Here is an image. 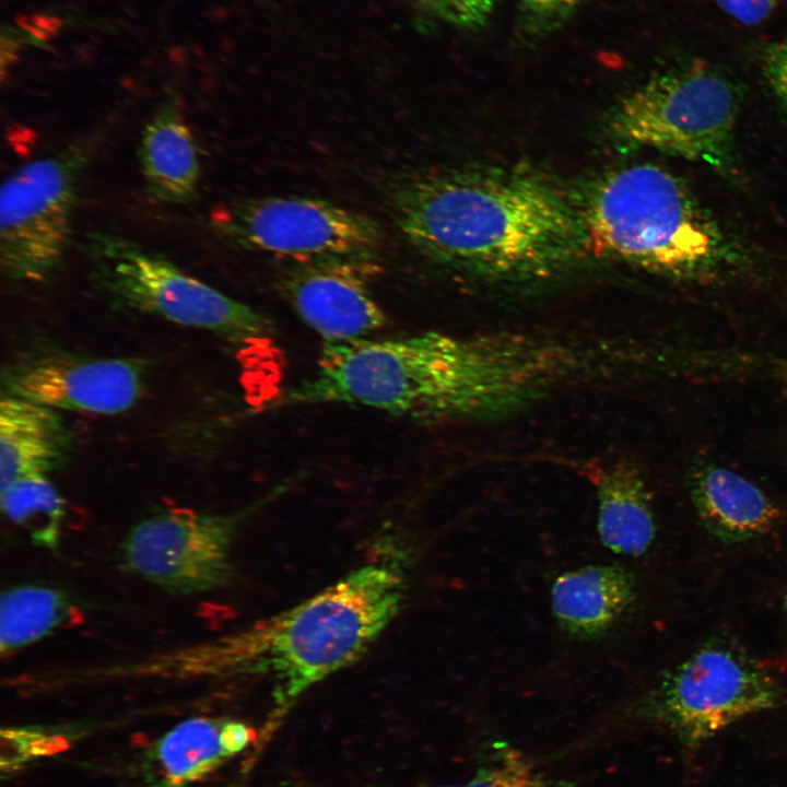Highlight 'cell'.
<instances>
[{
    "label": "cell",
    "instance_id": "7c38bea8",
    "mask_svg": "<svg viewBox=\"0 0 787 787\" xmlns=\"http://www.w3.org/2000/svg\"><path fill=\"white\" fill-rule=\"evenodd\" d=\"M636 600L633 574L619 564L586 565L556 576L551 589L560 629L577 639L604 636Z\"/></svg>",
    "mask_w": 787,
    "mask_h": 787
},
{
    "label": "cell",
    "instance_id": "8992f818",
    "mask_svg": "<svg viewBox=\"0 0 787 787\" xmlns=\"http://www.w3.org/2000/svg\"><path fill=\"white\" fill-rule=\"evenodd\" d=\"M90 151L86 142L73 143L20 166L3 181L0 263L10 280L42 283L59 268Z\"/></svg>",
    "mask_w": 787,
    "mask_h": 787
},
{
    "label": "cell",
    "instance_id": "30bf717a",
    "mask_svg": "<svg viewBox=\"0 0 787 787\" xmlns=\"http://www.w3.org/2000/svg\"><path fill=\"white\" fill-rule=\"evenodd\" d=\"M1 384L2 392L57 411L115 415L139 401L145 386V366L132 359L48 352L3 367Z\"/></svg>",
    "mask_w": 787,
    "mask_h": 787
},
{
    "label": "cell",
    "instance_id": "cb8c5ba5",
    "mask_svg": "<svg viewBox=\"0 0 787 787\" xmlns=\"http://www.w3.org/2000/svg\"><path fill=\"white\" fill-rule=\"evenodd\" d=\"M725 13L744 25L763 22L775 10L780 0H713Z\"/></svg>",
    "mask_w": 787,
    "mask_h": 787
},
{
    "label": "cell",
    "instance_id": "3957f363",
    "mask_svg": "<svg viewBox=\"0 0 787 787\" xmlns=\"http://www.w3.org/2000/svg\"><path fill=\"white\" fill-rule=\"evenodd\" d=\"M587 252L658 273L716 267L726 240L716 220L667 169L635 164L599 177L578 203Z\"/></svg>",
    "mask_w": 787,
    "mask_h": 787
},
{
    "label": "cell",
    "instance_id": "44dd1931",
    "mask_svg": "<svg viewBox=\"0 0 787 787\" xmlns=\"http://www.w3.org/2000/svg\"><path fill=\"white\" fill-rule=\"evenodd\" d=\"M2 775H11L27 764L69 748V736L38 726L3 728L0 732Z\"/></svg>",
    "mask_w": 787,
    "mask_h": 787
},
{
    "label": "cell",
    "instance_id": "d4e9b609",
    "mask_svg": "<svg viewBox=\"0 0 787 787\" xmlns=\"http://www.w3.org/2000/svg\"><path fill=\"white\" fill-rule=\"evenodd\" d=\"M764 71L774 92L787 103V40L767 49Z\"/></svg>",
    "mask_w": 787,
    "mask_h": 787
},
{
    "label": "cell",
    "instance_id": "9c48e42d",
    "mask_svg": "<svg viewBox=\"0 0 787 787\" xmlns=\"http://www.w3.org/2000/svg\"><path fill=\"white\" fill-rule=\"evenodd\" d=\"M244 514L189 508L161 510L136 524L122 542V562L134 575L175 594L197 595L226 584L232 547Z\"/></svg>",
    "mask_w": 787,
    "mask_h": 787
},
{
    "label": "cell",
    "instance_id": "9a60e30c",
    "mask_svg": "<svg viewBox=\"0 0 787 787\" xmlns=\"http://www.w3.org/2000/svg\"><path fill=\"white\" fill-rule=\"evenodd\" d=\"M139 162L146 193L166 204H185L197 196L200 163L195 138L174 102H165L144 125Z\"/></svg>",
    "mask_w": 787,
    "mask_h": 787
},
{
    "label": "cell",
    "instance_id": "2e32d148",
    "mask_svg": "<svg viewBox=\"0 0 787 787\" xmlns=\"http://www.w3.org/2000/svg\"><path fill=\"white\" fill-rule=\"evenodd\" d=\"M218 718L185 719L161 736L145 753L150 787H189L233 757Z\"/></svg>",
    "mask_w": 787,
    "mask_h": 787
},
{
    "label": "cell",
    "instance_id": "52a82bcc",
    "mask_svg": "<svg viewBox=\"0 0 787 787\" xmlns=\"http://www.w3.org/2000/svg\"><path fill=\"white\" fill-rule=\"evenodd\" d=\"M211 223L238 248L304 261L376 258L383 243L372 218L310 197H259L219 204Z\"/></svg>",
    "mask_w": 787,
    "mask_h": 787
},
{
    "label": "cell",
    "instance_id": "4316f807",
    "mask_svg": "<svg viewBox=\"0 0 787 787\" xmlns=\"http://www.w3.org/2000/svg\"><path fill=\"white\" fill-rule=\"evenodd\" d=\"M434 787H460V786H455V785H441V786H434Z\"/></svg>",
    "mask_w": 787,
    "mask_h": 787
},
{
    "label": "cell",
    "instance_id": "ffe728a7",
    "mask_svg": "<svg viewBox=\"0 0 787 787\" xmlns=\"http://www.w3.org/2000/svg\"><path fill=\"white\" fill-rule=\"evenodd\" d=\"M466 787H545L533 763L506 742H494L484 751Z\"/></svg>",
    "mask_w": 787,
    "mask_h": 787
},
{
    "label": "cell",
    "instance_id": "277c9868",
    "mask_svg": "<svg viewBox=\"0 0 787 787\" xmlns=\"http://www.w3.org/2000/svg\"><path fill=\"white\" fill-rule=\"evenodd\" d=\"M86 247L93 262V280L120 305L210 331L235 344L271 332V321L260 312L126 237L92 232Z\"/></svg>",
    "mask_w": 787,
    "mask_h": 787
},
{
    "label": "cell",
    "instance_id": "ba28073f",
    "mask_svg": "<svg viewBox=\"0 0 787 787\" xmlns=\"http://www.w3.org/2000/svg\"><path fill=\"white\" fill-rule=\"evenodd\" d=\"M780 690L763 665L741 648L714 641L667 672L653 709L688 744L777 705Z\"/></svg>",
    "mask_w": 787,
    "mask_h": 787
},
{
    "label": "cell",
    "instance_id": "603a6c76",
    "mask_svg": "<svg viewBox=\"0 0 787 787\" xmlns=\"http://www.w3.org/2000/svg\"><path fill=\"white\" fill-rule=\"evenodd\" d=\"M421 1L446 23L462 30H478L489 21L500 0Z\"/></svg>",
    "mask_w": 787,
    "mask_h": 787
},
{
    "label": "cell",
    "instance_id": "d6986e66",
    "mask_svg": "<svg viewBox=\"0 0 787 787\" xmlns=\"http://www.w3.org/2000/svg\"><path fill=\"white\" fill-rule=\"evenodd\" d=\"M0 503L3 514L24 526L35 543L57 545L64 504L46 474L22 477L0 489Z\"/></svg>",
    "mask_w": 787,
    "mask_h": 787
},
{
    "label": "cell",
    "instance_id": "ac0fdd59",
    "mask_svg": "<svg viewBox=\"0 0 787 787\" xmlns=\"http://www.w3.org/2000/svg\"><path fill=\"white\" fill-rule=\"evenodd\" d=\"M78 619V607L56 588L38 585L10 588L0 600L1 654L13 653Z\"/></svg>",
    "mask_w": 787,
    "mask_h": 787
},
{
    "label": "cell",
    "instance_id": "5b68a950",
    "mask_svg": "<svg viewBox=\"0 0 787 787\" xmlns=\"http://www.w3.org/2000/svg\"><path fill=\"white\" fill-rule=\"evenodd\" d=\"M738 97L732 83L701 63L655 75L624 96L612 134L690 161L727 168Z\"/></svg>",
    "mask_w": 787,
    "mask_h": 787
},
{
    "label": "cell",
    "instance_id": "8fae6325",
    "mask_svg": "<svg viewBox=\"0 0 787 787\" xmlns=\"http://www.w3.org/2000/svg\"><path fill=\"white\" fill-rule=\"evenodd\" d=\"M376 258L289 261L275 283L299 318L325 342L368 338L387 322L371 281Z\"/></svg>",
    "mask_w": 787,
    "mask_h": 787
},
{
    "label": "cell",
    "instance_id": "5bb4252c",
    "mask_svg": "<svg viewBox=\"0 0 787 787\" xmlns=\"http://www.w3.org/2000/svg\"><path fill=\"white\" fill-rule=\"evenodd\" d=\"M69 446L59 411L1 392L0 489L22 477L47 475L61 465Z\"/></svg>",
    "mask_w": 787,
    "mask_h": 787
},
{
    "label": "cell",
    "instance_id": "e0dca14e",
    "mask_svg": "<svg viewBox=\"0 0 787 787\" xmlns=\"http://www.w3.org/2000/svg\"><path fill=\"white\" fill-rule=\"evenodd\" d=\"M598 532L610 551L639 556L651 545L656 525L645 483L630 463H614L597 482Z\"/></svg>",
    "mask_w": 787,
    "mask_h": 787
},
{
    "label": "cell",
    "instance_id": "484cf974",
    "mask_svg": "<svg viewBox=\"0 0 787 787\" xmlns=\"http://www.w3.org/2000/svg\"><path fill=\"white\" fill-rule=\"evenodd\" d=\"M17 23L39 39H48L57 34L61 21L57 17L45 15H20Z\"/></svg>",
    "mask_w": 787,
    "mask_h": 787
},
{
    "label": "cell",
    "instance_id": "4fadbf2b",
    "mask_svg": "<svg viewBox=\"0 0 787 787\" xmlns=\"http://www.w3.org/2000/svg\"><path fill=\"white\" fill-rule=\"evenodd\" d=\"M691 500L704 527L724 542L761 537L780 518L777 505L759 486L723 467L705 466L693 473Z\"/></svg>",
    "mask_w": 787,
    "mask_h": 787
},
{
    "label": "cell",
    "instance_id": "7402d4cb",
    "mask_svg": "<svg viewBox=\"0 0 787 787\" xmlns=\"http://www.w3.org/2000/svg\"><path fill=\"white\" fill-rule=\"evenodd\" d=\"M585 0H520L519 21L526 35L545 36L565 24Z\"/></svg>",
    "mask_w": 787,
    "mask_h": 787
},
{
    "label": "cell",
    "instance_id": "7a4b0ae2",
    "mask_svg": "<svg viewBox=\"0 0 787 787\" xmlns=\"http://www.w3.org/2000/svg\"><path fill=\"white\" fill-rule=\"evenodd\" d=\"M401 563H368L299 604L209 642L178 649L183 678L262 673L271 678L275 717L310 686L363 656L399 612Z\"/></svg>",
    "mask_w": 787,
    "mask_h": 787
},
{
    "label": "cell",
    "instance_id": "6da1fadb",
    "mask_svg": "<svg viewBox=\"0 0 787 787\" xmlns=\"http://www.w3.org/2000/svg\"><path fill=\"white\" fill-rule=\"evenodd\" d=\"M406 238L434 262L494 278H543L587 254L578 203L526 172H410L389 190Z\"/></svg>",
    "mask_w": 787,
    "mask_h": 787
}]
</instances>
